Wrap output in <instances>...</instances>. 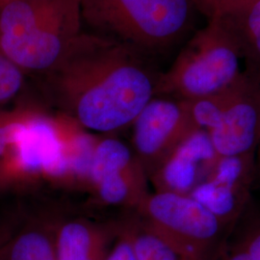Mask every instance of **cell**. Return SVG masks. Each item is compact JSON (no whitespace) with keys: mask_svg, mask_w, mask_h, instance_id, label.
Masks as SVG:
<instances>
[{"mask_svg":"<svg viewBox=\"0 0 260 260\" xmlns=\"http://www.w3.org/2000/svg\"><path fill=\"white\" fill-rule=\"evenodd\" d=\"M138 51L115 39L81 32L46 73L64 115L101 133L132 125L154 98L158 79Z\"/></svg>","mask_w":260,"mask_h":260,"instance_id":"cell-1","label":"cell"},{"mask_svg":"<svg viewBox=\"0 0 260 260\" xmlns=\"http://www.w3.org/2000/svg\"><path fill=\"white\" fill-rule=\"evenodd\" d=\"M80 0H10L0 8V54L23 73L49 72L81 33Z\"/></svg>","mask_w":260,"mask_h":260,"instance_id":"cell-2","label":"cell"},{"mask_svg":"<svg viewBox=\"0 0 260 260\" xmlns=\"http://www.w3.org/2000/svg\"><path fill=\"white\" fill-rule=\"evenodd\" d=\"M82 20L138 50L174 44L189 27L192 0H80Z\"/></svg>","mask_w":260,"mask_h":260,"instance_id":"cell-3","label":"cell"},{"mask_svg":"<svg viewBox=\"0 0 260 260\" xmlns=\"http://www.w3.org/2000/svg\"><path fill=\"white\" fill-rule=\"evenodd\" d=\"M142 223L183 260H218L233 225L189 195L149 193L135 209Z\"/></svg>","mask_w":260,"mask_h":260,"instance_id":"cell-4","label":"cell"},{"mask_svg":"<svg viewBox=\"0 0 260 260\" xmlns=\"http://www.w3.org/2000/svg\"><path fill=\"white\" fill-rule=\"evenodd\" d=\"M241 56L215 19L199 31L166 74L158 76L155 95L194 101L224 90L241 76Z\"/></svg>","mask_w":260,"mask_h":260,"instance_id":"cell-5","label":"cell"},{"mask_svg":"<svg viewBox=\"0 0 260 260\" xmlns=\"http://www.w3.org/2000/svg\"><path fill=\"white\" fill-rule=\"evenodd\" d=\"M133 151L151 177L196 128L183 102L153 98L132 123Z\"/></svg>","mask_w":260,"mask_h":260,"instance_id":"cell-6","label":"cell"},{"mask_svg":"<svg viewBox=\"0 0 260 260\" xmlns=\"http://www.w3.org/2000/svg\"><path fill=\"white\" fill-rule=\"evenodd\" d=\"M255 177V154L219 158L210 175L190 196L233 226L248 202Z\"/></svg>","mask_w":260,"mask_h":260,"instance_id":"cell-7","label":"cell"},{"mask_svg":"<svg viewBox=\"0 0 260 260\" xmlns=\"http://www.w3.org/2000/svg\"><path fill=\"white\" fill-rule=\"evenodd\" d=\"M248 75L249 81L242 93L224 112L220 121L207 131L219 158L255 154L258 147L260 79Z\"/></svg>","mask_w":260,"mask_h":260,"instance_id":"cell-8","label":"cell"},{"mask_svg":"<svg viewBox=\"0 0 260 260\" xmlns=\"http://www.w3.org/2000/svg\"><path fill=\"white\" fill-rule=\"evenodd\" d=\"M218 159L207 131L196 129L149 179L156 192L190 196L210 175Z\"/></svg>","mask_w":260,"mask_h":260,"instance_id":"cell-9","label":"cell"},{"mask_svg":"<svg viewBox=\"0 0 260 260\" xmlns=\"http://www.w3.org/2000/svg\"><path fill=\"white\" fill-rule=\"evenodd\" d=\"M119 225L93 223L84 219L57 223V260H105Z\"/></svg>","mask_w":260,"mask_h":260,"instance_id":"cell-10","label":"cell"},{"mask_svg":"<svg viewBox=\"0 0 260 260\" xmlns=\"http://www.w3.org/2000/svg\"><path fill=\"white\" fill-rule=\"evenodd\" d=\"M210 19L228 32L246 61L249 73L260 79V0H236Z\"/></svg>","mask_w":260,"mask_h":260,"instance_id":"cell-11","label":"cell"},{"mask_svg":"<svg viewBox=\"0 0 260 260\" xmlns=\"http://www.w3.org/2000/svg\"><path fill=\"white\" fill-rule=\"evenodd\" d=\"M148 176L143 167L121 171L103 177L92 186L93 194L104 205L136 209L149 194Z\"/></svg>","mask_w":260,"mask_h":260,"instance_id":"cell-12","label":"cell"},{"mask_svg":"<svg viewBox=\"0 0 260 260\" xmlns=\"http://www.w3.org/2000/svg\"><path fill=\"white\" fill-rule=\"evenodd\" d=\"M57 223L28 224L16 230L5 260H57Z\"/></svg>","mask_w":260,"mask_h":260,"instance_id":"cell-13","label":"cell"},{"mask_svg":"<svg viewBox=\"0 0 260 260\" xmlns=\"http://www.w3.org/2000/svg\"><path fill=\"white\" fill-rule=\"evenodd\" d=\"M143 167L135 153L121 140L107 137L98 139L93 147L89 169L88 186H92L111 174Z\"/></svg>","mask_w":260,"mask_h":260,"instance_id":"cell-14","label":"cell"},{"mask_svg":"<svg viewBox=\"0 0 260 260\" xmlns=\"http://www.w3.org/2000/svg\"><path fill=\"white\" fill-rule=\"evenodd\" d=\"M248 81L249 75L243 72L236 82L221 92L194 101H181L196 128L206 131L212 129L233 101L242 93Z\"/></svg>","mask_w":260,"mask_h":260,"instance_id":"cell-15","label":"cell"},{"mask_svg":"<svg viewBox=\"0 0 260 260\" xmlns=\"http://www.w3.org/2000/svg\"><path fill=\"white\" fill-rule=\"evenodd\" d=\"M137 260H183L166 242L145 226L139 218L123 223Z\"/></svg>","mask_w":260,"mask_h":260,"instance_id":"cell-16","label":"cell"},{"mask_svg":"<svg viewBox=\"0 0 260 260\" xmlns=\"http://www.w3.org/2000/svg\"><path fill=\"white\" fill-rule=\"evenodd\" d=\"M105 260H137L130 241L129 235L123 224L119 226V233L116 242Z\"/></svg>","mask_w":260,"mask_h":260,"instance_id":"cell-17","label":"cell"},{"mask_svg":"<svg viewBox=\"0 0 260 260\" xmlns=\"http://www.w3.org/2000/svg\"><path fill=\"white\" fill-rule=\"evenodd\" d=\"M240 247L251 260H260V223L249 232Z\"/></svg>","mask_w":260,"mask_h":260,"instance_id":"cell-18","label":"cell"},{"mask_svg":"<svg viewBox=\"0 0 260 260\" xmlns=\"http://www.w3.org/2000/svg\"><path fill=\"white\" fill-rule=\"evenodd\" d=\"M233 1L236 0H192L193 5L209 19Z\"/></svg>","mask_w":260,"mask_h":260,"instance_id":"cell-19","label":"cell"},{"mask_svg":"<svg viewBox=\"0 0 260 260\" xmlns=\"http://www.w3.org/2000/svg\"><path fill=\"white\" fill-rule=\"evenodd\" d=\"M17 226L13 222L4 221L0 223V260H5L10 242Z\"/></svg>","mask_w":260,"mask_h":260,"instance_id":"cell-20","label":"cell"},{"mask_svg":"<svg viewBox=\"0 0 260 260\" xmlns=\"http://www.w3.org/2000/svg\"><path fill=\"white\" fill-rule=\"evenodd\" d=\"M8 132L6 126L0 121V160L5 156L8 149Z\"/></svg>","mask_w":260,"mask_h":260,"instance_id":"cell-21","label":"cell"},{"mask_svg":"<svg viewBox=\"0 0 260 260\" xmlns=\"http://www.w3.org/2000/svg\"><path fill=\"white\" fill-rule=\"evenodd\" d=\"M226 260H251V258L248 256V254L244 251L241 247H239L237 248V250L233 251Z\"/></svg>","mask_w":260,"mask_h":260,"instance_id":"cell-22","label":"cell"},{"mask_svg":"<svg viewBox=\"0 0 260 260\" xmlns=\"http://www.w3.org/2000/svg\"><path fill=\"white\" fill-rule=\"evenodd\" d=\"M257 155L255 158V166H256V177H258L260 179V139L259 143H258V147H257Z\"/></svg>","mask_w":260,"mask_h":260,"instance_id":"cell-23","label":"cell"},{"mask_svg":"<svg viewBox=\"0 0 260 260\" xmlns=\"http://www.w3.org/2000/svg\"><path fill=\"white\" fill-rule=\"evenodd\" d=\"M7 187H9V185H8V183H7L6 179H5V177H4L2 172H1V170H0V191H1V190H4V189L7 188Z\"/></svg>","mask_w":260,"mask_h":260,"instance_id":"cell-24","label":"cell"},{"mask_svg":"<svg viewBox=\"0 0 260 260\" xmlns=\"http://www.w3.org/2000/svg\"><path fill=\"white\" fill-rule=\"evenodd\" d=\"M10 0H0V8L7 2H9Z\"/></svg>","mask_w":260,"mask_h":260,"instance_id":"cell-25","label":"cell"}]
</instances>
